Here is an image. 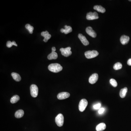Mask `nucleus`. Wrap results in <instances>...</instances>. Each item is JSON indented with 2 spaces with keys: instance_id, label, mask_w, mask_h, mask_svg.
Returning <instances> with one entry per match:
<instances>
[{
  "instance_id": "1",
  "label": "nucleus",
  "mask_w": 131,
  "mask_h": 131,
  "mask_svg": "<svg viewBox=\"0 0 131 131\" xmlns=\"http://www.w3.org/2000/svg\"><path fill=\"white\" fill-rule=\"evenodd\" d=\"M48 69L51 72L57 73L62 71L63 67L58 63H52L48 66Z\"/></svg>"
},
{
  "instance_id": "2",
  "label": "nucleus",
  "mask_w": 131,
  "mask_h": 131,
  "mask_svg": "<svg viewBox=\"0 0 131 131\" xmlns=\"http://www.w3.org/2000/svg\"><path fill=\"white\" fill-rule=\"evenodd\" d=\"M86 57L87 59H92L95 58L99 55L97 51H88L85 53Z\"/></svg>"
},
{
  "instance_id": "3",
  "label": "nucleus",
  "mask_w": 131,
  "mask_h": 131,
  "mask_svg": "<svg viewBox=\"0 0 131 131\" xmlns=\"http://www.w3.org/2000/svg\"><path fill=\"white\" fill-rule=\"evenodd\" d=\"M56 124L59 127L62 126L64 123V117L62 114H59L57 116L55 119Z\"/></svg>"
},
{
  "instance_id": "4",
  "label": "nucleus",
  "mask_w": 131,
  "mask_h": 131,
  "mask_svg": "<svg viewBox=\"0 0 131 131\" xmlns=\"http://www.w3.org/2000/svg\"><path fill=\"white\" fill-rule=\"evenodd\" d=\"M30 94L34 98L37 97L38 94V88L37 86L32 85L30 86Z\"/></svg>"
},
{
  "instance_id": "5",
  "label": "nucleus",
  "mask_w": 131,
  "mask_h": 131,
  "mask_svg": "<svg viewBox=\"0 0 131 131\" xmlns=\"http://www.w3.org/2000/svg\"><path fill=\"white\" fill-rule=\"evenodd\" d=\"M88 105V102L85 99H83L80 100L79 104V109L81 112H83L85 110Z\"/></svg>"
},
{
  "instance_id": "6",
  "label": "nucleus",
  "mask_w": 131,
  "mask_h": 131,
  "mask_svg": "<svg viewBox=\"0 0 131 131\" xmlns=\"http://www.w3.org/2000/svg\"><path fill=\"white\" fill-rule=\"evenodd\" d=\"M71 49V48L70 47H67L66 48H62L60 49V50L61 52L62 55L65 56V57H68L72 54Z\"/></svg>"
},
{
  "instance_id": "7",
  "label": "nucleus",
  "mask_w": 131,
  "mask_h": 131,
  "mask_svg": "<svg viewBox=\"0 0 131 131\" xmlns=\"http://www.w3.org/2000/svg\"><path fill=\"white\" fill-rule=\"evenodd\" d=\"M99 18L98 15L96 12L92 13L89 12L87 13L86 15V19L88 20H93L98 19Z\"/></svg>"
},
{
  "instance_id": "8",
  "label": "nucleus",
  "mask_w": 131,
  "mask_h": 131,
  "mask_svg": "<svg viewBox=\"0 0 131 131\" xmlns=\"http://www.w3.org/2000/svg\"><path fill=\"white\" fill-rule=\"evenodd\" d=\"M98 79V75L96 73L93 74L90 76L88 79L89 82L92 84L95 83Z\"/></svg>"
},
{
  "instance_id": "9",
  "label": "nucleus",
  "mask_w": 131,
  "mask_h": 131,
  "mask_svg": "<svg viewBox=\"0 0 131 131\" xmlns=\"http://www.w3.org/2000/svg\"><path fill=\"white\" fill-rule=\"evenodd\" d=\"M86 31L87 33L91 37L95 38L96 36V32L92 29L91 27H88L86 28Z\"/></svg>"
},
{
  "instance_id": "10",
  "label": "nucleus",
  "mask_w": 131,
  "mask_h": 131,
  "mask_svg": "<svg viewBox=\"0 0 131 131\" xmlns=\"http://www.w3.org/2000/svg\"><path fill=\"white\" fill-rule=\"evenodd\" d=\"M70 96V94L68 92H61L59 93L57 96L58 99L60 100H64L69 98Z\"/></svg>"
},
{
  "instance_id": "11",
  "label": "nucleus",
  "mask_w": 131,
  "mask_h": 131,
  "mask_svg": "<svg viewBox=\"0 0 131 131\" xmlns=\"http://www.w3.org/2000/svg\"><path fill=\"white\" fill-rule=\"evenodd\" d=\"M78 38L81 41L82 43L85 46H87L89 44V42L87 40L85 36L83 35L82 34H79L78 35Z\"/></svg>"
},
{
  "instance_id": "12",
  "label": "nucleus",
  "mask_w": 131,
  "mask_h": 131,
  "mask_svg": "<svg viewBox=\"0 0 131 131\" xmlns=\"http://www.w3.org/2000/svg\"><path fill=\"white\" fill-rule=\"evenodd\" d=\"M129 40V37L125 35H123L121 36L120 38V42L123 45L127 44Z\"/></svg>"
},
{
  "instance_id": "13",
  "label": "nucleus",
  "mask_w": 131,
  "mask_h": 131,
  "mask_svg": "<svg viewBox=\"0 0 131 131\" xmlns=\"http://www.w3.org/2000/svg\"><path fill=\"white\" fill-rule=\"evenodd\" d=\"M61 31L62 33H64L65 34H68L72 31V28L70 26L65 25V29H61Z\"/></svg>"
},
{
  "instance_id": "14",
  "label": "nucleus",
  "mask_w": 131,
  "mask_h": 131,
  "mask_svg": "<svg viewBox=\"0 0 131 131\" xmlns=\"http://www.w3.org/2000/svg\"><path fill=\"white\" fill-rule=\"evenodd\" d=\"M106 125L104 123H101L98 124L96 127V131H102L106 129Z\"/></svg>"
},
{
  "instance_id": "15",
  "label": "nucleus",
  "mask_w": 131,
  "mask_h": 131,
  "mask_svg": "<svg viewBox=\"0 0 131 131\" xmlns=\"http://www.w3.org/2000/svg\"><path fill=\"white\" fill-rule=\"evenodd\" d=\"M94 9L97 11L98 12L102 13H105L106 11V10L104 7L101 6H99V5H96L94 6Z\"/></svg>"
},
{
  "instance_id": "16",
  "label": "nucleus",
  "mask_w": 131,
  "mask_h": 131,
  "mask_svg": "<svg viewBox=\"0 0 131 131\" xmlns=\"http://www.w3.org/2000/svg\"><path fill=\"white\" fill-rule=\"evenodd\" d=\"M24 111L22 110H19L15 112V117L17 118H22L24 115Z\"/></svg>"
},
{
  "instance_id": "17",
  "label": "nucleus",
  "mask_w": 131,
  "mask_h": 131,
  "mask_svg": "<svg viewBox=\"0 0 131 131\" xmlns=\"http://www.w3.org/2000/svg\"><path fill=\"white\" fill-rule=\"evenodd\" d=\"M58 58V54L55 52H52L51 53L48 55V58L49 60L56 59Z\"/></svg>"
},
{
  "instance_id": "18",
  "label": "nucleus",
  "mask_w": 131,
  "mask_h": 131,
  "mask_svg": "<svg viewBox=\"0 0 131 131\" xmlns=\"http://www.w3.org/2000/svg\"><path fill=\"white\" fill-rule=\"evenodd\" d=\"M127 92V88L125 87L121 90L119 93L120 97L121 98H124L126 96V93Z\"/></svg>"
},
{
  "instance_id": "19",
  "label": "nucleus",
  "mask_w": 131,
  "mask_h": 131,
  "mask_svg": "<svg viewBox=\"0 0 131 131\" xmlns=\"http://www.w3.org/2000/svg\"><path fill=\"white\" fill-rule=\"evenodd\" d=\"M11 76L16 81L19 82L21 79V78L19 74L16 73H11Z\"/></svg>"
},
{
  "instance_id": "20",
  "label": "nucleus",
  "mask_w": 131,
  "mask_h": 131,
  "mask_svg": "<svg viewBox=\"0 0 131 131\" xmlns=\"http://www.w3.org/2000/svg\"><path fill=\"white\" fill-rule=\"evenodd\" d=\"M20 100V97L17 95H15L11 98L10 100V102L12 104H15L17 102H18Z\"/></svg>"
},
{
  "instance_id": "21",
  "label": "nucleus",
  "mask_w": 131,
  "mask_h": 131,
  "mask_svg": "<svg viewBox=\"0 0 131 131\" xmlns=\"http://www.w3.org/2000/svg\"><path fill=\"white\" fill-rule=\"evenodd\" d=\"M122 67V65L121 63L117 62L114 65L113 68L115 70H118L121 69Z\"/></svg>"
},
{
  "instance_id": "22",
  "label": "nucleus",
  "mask_w": 131,
  "mask_h": 131,
  "mask_svg": "<svg viewBox=\"0 0 131 131\" xmlns=\"http://www.w3.org/2000/svg\"><path fill=\"white\" fill-rule=\"evenodd\" d=\"M25 27L27 29L29 30L30 34H32L33 31L34 29L33 27L31 26L30 24H27V25H26Z\"/></svg>"
},
{
  "instance_id": "23",
  "label": "nucleus",
  "mask_w": 131,
  "mask_h": 131,
  "mask_svg": "<svg viewBox=\"0 0 131 131\" xmlns=\"http://www.w3.org/2000/svg\"><path fill=\"white\" fill-rule=\"evenodd\" d=\"M110 83L112 86L115 87H117L118 85L117 82L115 79H111L110 80Z\"/></svg>"
},
{
  "instance_id": "24",
  "label": "nucleus",
  "mask_w": 131,
  "mask_h": 131,
  "mask_svg": "<svg viewBox=\"0 0 131 131\" xmlns=\"http://www.w3.org/2000/svg\"><path fill=\"white\" fill-rule=\"evenodd\" d=\"M101 105L100 103H98L96 104L95 105L93 106V108L95 110H98L100 109L101 108Z\"/></svg>"
},
{
  "instance_id": "25",
  "label": "nucleus",
  "mask_w": 131,
  "mask_h": 131,
  "mask_svg": "<svg viewBox=\"0 0 131 131\" xmlns=\"http://www.w3.org/2000/svg\"><path fill=\"white\" fill-rule=\"evenodd\" d=\"M51 35L50 34H49L48 35L46 36V37L44 38V41L45 42H48V40L49 39L51 38Z\"/></svg>"
},
{
  "instance_id": "26",
  "label": "nucleus",
  "mask_w": 131,
  "mask_h": 131,
  "mask_svg": "<svg viewBox=\"0 0 131 131\" xmlns=\"http://www.w3.org/2000/svg\"><path fill=\"white\" fill-rule=\"evenodd\" d=\"M49 34V32L48 31H43L41 33V35L42 36H44V38H45L46 36L48 35Z\"/></svg>"
},
{
  "instance_id": "27",
  "label": "nucleus",
  "mask_w": 131,
  "mask_h": 131,
  "mask_svg": "<svg viewBox=\"0 0 131 131\" xmlns=\"http://www.w3.org/2000/svg\"><path fill=\"white\" fill-rule=\"evenodd\" d=\"M105 110V109L104 107H101L99 109V110H98V113H99L100 114H103L104 113V112Z\"/></svg>"
},
{
  "instance_id": "28",
  "label": "nucleus",
  "mask_w": 131,
  "mask_h": 131,
  "mask_svg": "<svg viewBox=\"0 0 131 131\" xmlns=\"http://www.w3.org/2000/svg\"><path fill=\"white\" fill-rule=\"evenodd\" d=\"M6 46L8 48H11V47L13 46L12 42H11L10 41H8L7 43Z\"/></svg>"
},
{
  "instance_id": "29",
  "label": "nucleus",
  "mask_w": 131,
  "mask_h": 131,
  "mask_svg": "<svg viewBox=\"0 0 131 131\" xmlns=\"http://www.w3.org/2000/svg\"><path fill=\"white\" fill-rule=\"evenodd\" d=\"M127 63L128 65L131 66V58L129 59L128 60L127 62Z\"/></svg>"
},
{
  "instance_id": "30",
  "label": "nucleus",
  "mask_w": 131,
  "mask_h": 131,
  "mask_svg": "<svg viewBox=\"0 0 131 131\" xmlns=\"http://www.w3.org/2000/svg\"><path fill=\"white\" fill-rule=\"evenodd\" d=\"M13 43V45H14V46H17V44H16V42H15V41H13L12 42Z\"/></svg>"
},
{
  "instance_id": "31",
  "label": "nucleus",
  "mask_w": 131,
  "mask_h": 131,
  "mask_svg": "<svg viewBox=\"0 0 131 131\" xmlns=\"http://www.w3.org/2000/svg\"><path fill=\"white\" fill-rule=\"evenodd\" d=\"M56 51V48H55V47H52V52H55Z\"/></svg>"
},
{
  "instance_id": "32",
  "label": "nucleus",
  "mask_w": 131,
  "mask_h": 131,
  "mask_svg": "<svg viewBox=\"0 0 131 131\" xmlns=\"http://www.w3.org/2000/svg\"><path fill=\"white\" fill-rule=\"evenodd\" d=\"M129 1H131V0H129Z\"/></svg>"
}]
</instances>
